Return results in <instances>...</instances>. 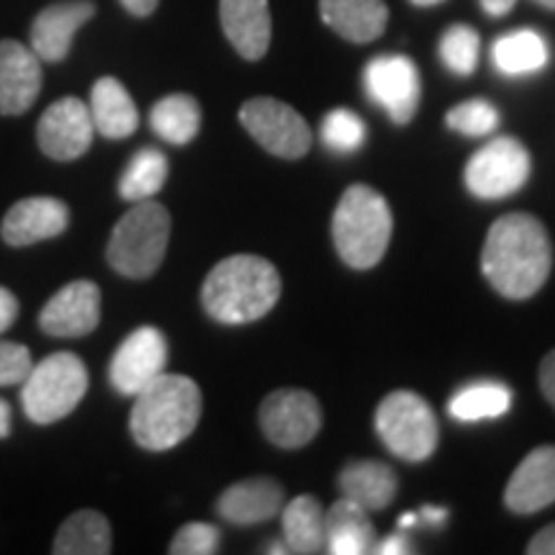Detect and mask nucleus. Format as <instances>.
<instances>
[{"label":"nucleus","instance_id":"1","mask_svg":"<svg viewBox=\"0 0 555 555\" xmlns=\"http://www.w3.org/2000/svg\"><path fill=\"white\" fill-rule=\"evenodd\" d=\"M481 268L491 288L512 301L535 296L553 268V245L532 214H504L483 242Z\"/></svg>","mask_w":555,"mask_h":555},{"label":"nucleus","instance_id":"2","mask_svg":"<svg viewBox=\"0 0 555 555\" xmlns=\"http://www.w3.org/2000/svg\"><path fill=\"white\" fill-rule=\"evenodd\" d=\"M281 298V275L260 255H232L206 275L201 288L206 314L221 324L258 322Z\"/></svg>","mask_w":555,"mask_h":555},{"label":"nucleus","instance_id":"3","mask_svg":"<svg viewBox=\"0 0 555 555\" xmlns=\"http://www.w3.org/2000/svg\"><path fill=\"white\" fill-rule=\"evenodd\" d=\"M204 399L196 380L178 373H163L144 386L131 406V435L144 450H170L193 435Z\"/></svg>","mask_w":555,"mask_h":555},{"label":"nucleus","instance_id":"4","mask_svg":"<svg viewBox=\"0 0 555 555\" xmlns=\"http://www.w3.org/2000/svg\"><path fill=\"white\" fill-rule=\"evenodd\" d=\"M393 232V217L386 198L371 185H350L332 217V237L347 266L367 270L386 255Z\"/></svg>","mask_w":555,"mask_h":555},{"label":"nucleus","instance_id":"5","mask_svg":"<svg viewBox=\"0 0 555 555\" xmlns=\"http://www.w3.org/2000/svg\"><path fill=\"white\" fill-rule=\"evenodd\" d=\"M170 242V214L157 201H137L108 240V266L124 278H150L163 266Z\"/></svg>","mask_w":555,"mask_h":555},{"label":"nucleus","instance_id":"6","mask_svg":"<svg viewBox=\"0 0 555 555\" xmlns=\"http://www.w3.org/2000/svg\"><path fill=\"white\" fill-rule=\"evenodd\" d=\"M88 391V367L75 352H54L34 363L21 388V406L37 425L73 414Z\"/></svg>","mask_w":555,"mask_h":555},{"label":"nucleus","instance_id":"7","mask_svg":"<svg viewBox=\"0 0 555 555\" xmlns=\"http://www.w3.org/2000/svg\"><path fill=\"white\" fill-rule=\"evenodd\" d=\"M376 433L393 455L422 463L437 450L440 427L433 406L414 391H393L376 409Z\"/></svg>","mask_w":555,"mask_h":555},{"label":"nucleus","instance_id":"8","mask_svg":"<svg viewBox=\"0 0 555 555\" xmlns=\"http://www.w3.org/2000/svg\"><path fill=\"white\" fill-rule=\"evenodd\" d=\"M530 170V152L525 150V144L515 137H496L468 159L466 189L476 198H506L525 189Z\"/></svg>","mask_w":555,"mask_h":555},{"label":"nucleus","instance_id":"9","mask_svg":"<svg viewBox=\"0 0 555 555\" xmlns=\"http://www.w3.org/2000/svg\"><path fill=\"white\" fill-rule=\"evenodd\" d=\"M240 121L247 134L283 159L304 157L311 147V129L304 116L288 103L275 99H253L240 108Z\"/></svg>","mask_w":555,"mask_h":555},{"label":"nucleus","instance_id":"10","mask_svg":"<svg viewBox=\"0 0 555 555\" xmlns=\"http://www.w3.org/2000/svg\"><path fill=\"white\" fill-rule=\"evenodd\" d=\"M260 427L278 448H304L322 429V409L309 391L281 388V391L268 393L260 404Z\"/></svg>","mask_w":555,"mask_h":555},{"label":"nucleus","instance_id":"11","mask_svg":"<svg viewBox=\"0 0 555 555\" xmlns=\"http://www.w3.org/2000/svg\"><path fill=\"white\" fill-rule=\"evenodd\" d=\"M365 93L376 106L388 114L393 124H409L420 108L422 82L420 69L404 54H380V57L367 62L365 73Z\"/></svg>","mask_w":555,"mask_h":555},{"label":"nucleus","instance_id":"12","mask_svg":"<svg viewBox=\"0 0 555 555\" xmlns=\"http://www.w3.org/2000/svg\"><path fill=\"white\" fill-rule=\"evenodd\" d=\"M168 365V339L157 327H139L119 345L108 365V380L121 397H137L163 376Z\"/></svg>","mask_w":555,"mask_h":555},{"label":"nucleus","instance_id":"13","mask_svg":"<svg viewBox=\"0 0 555 555\" xmlns=\"http://www.w3.org/2000/svg\"><path fill=\"white\" fill-rule=\"evenodd\" d=\"M93 116L80 99H62L41 114L37 124V142L47 157L69 163L86 155L93 144Z\"/></svg>","mask_w":555,"mask_h":555},{"label":"nucleus","instance_id":"14","mask_svg":"<svg viewBox=\"0 0 555 555\" xmlns=\"http://www.w3.org/2000/svg\"><path fill=\"white\" fill-rule=\"evenodd\" d=\"M101 322V288L93 281H73L57 291L39 314L50 337H86Z\"/></svg>","mask_w":555,"mask_h":555},{"label":"nucleus","instance_id":"15","mask_svg":"<svg viewBox=\"0 0 555 555\" xmlns=\"http://www.w3.org/2000/svg\"><path fill=\"white\" fill-rule=\"evenodd\" d=\"M41 93V60L21 41H0V114H26Z\"/></svg>","mask_w":555,"mask_h":555},{"label":"nucleus","instance_id":"16","mask_svg":"<svg viewBox=\"0 0 555 555\" xmlns=\"http://www.w3.org/2000/svg\"><path fill=\"white\" fill-rule=\"evenodd\" d=\"M69 224V208L60 198L31 196L18 201L0 224V237L11 247H29L41 240L60 237Z\"/></svg>","mask_w":555,"mask_h":555},{"label":"nucleus","instance_id":"17","mask_svg":"<svg viewBox=\"0 0 555 555\" xmlns=\"http://www.w3.org/2000/svg\"><path fill=\"white\" fill-rule=\"evenodd\" d=\"M95 16L93 0H65L34 18L31 50L41 62H62L69 54L75 34Z\"/></svg>","mask_w":555,"mask_h":555},{"label":"nucleus","instance_id":"18","mask_svg":"<svg viewBox=\"0 0 555 555\" xmlns=\"http://www.w3.org/2000/svg\"><path fill=\"white\" fill-rule=\"evenodd\" d=\"M504 504L515 515H535L555 504V446L535 448L519 463L504 489Z\"/></svg>","mask_w":555,"mask_h":555},{"label":"nucleus","instance_id":"19","mask_svg":"<svg viewBox=\"0 0 555 555\" xmlns=\"http://www.w3.org/2000/svg\"><path fill=\"white\" fill-rule=\"evenodd\" d=\"M283 502H286V494L275 478H247V481L229 486L219 496L217 512L232 525H260L273 519L283 509Z\"/></svg>","mask_w":555,"mask_h":555},{"label":"nucleus","instance_id":"20","mask_svg":"<svg viewBox=\"0 0 555 555\" xmlns=\"http://www.w3.org/2000/svg\"><path fill=\"white\" fill-rule=\"evenodd\" d=\"M221 29L229 44L245 60H260L270 47V9L268 0H221Z\"/></svg>","mask_w":555,"mask_h":555},{"label":"nucleus","instance_id":"21","mask_svg":"<svg viewBox=\"0 0 555 555\" xmlns=\"http://www.w3.org/2000/svg\"><path fill=\"white\" fill-rule=\"evenodd\" d=\"M324 532H327L324 553L332 555H365L373 553V545H376L371 512L345 496L332 504L324 515Z\"/></svg>","mask_w":555,"mask_h":555},{"label":"nucleus","instance_id":"22","mask_svg":"<svg viewBox=\"0 0 555 555\" xmlns=\"http://www.w3.org/2000/svg\"><path fill=\"white\" fill-rule=\"evenodd\" d=\"M339 491L367 512H380L399 494L397 470L380 461H352L339 470Z\"/></svg>","mask_w":555,"mask_h":555},{"label":"nucleus","instance_id":"23","mask_svg":"<svg viewBox=\"0 0 555 555\" xmlns=\"http://www.w3.org/2000/svg\"><path fill=\"white\" fill-rule=\"evenodd\" d=\"M324 24L356 44L378 39L388 24L384 0H319Z\"/></svg>","mask_w":555,"mask_h":555},{"label":"nucleus","instance_id":"24","mask_svg":"<svg viewBox=\"0 0 555 555\" xmlns=\"http://www.w3.org/2000/svg\"><path fill=\"white\" fill-rule=\"evenodd\" d=\"M93 127L106 139H127L139 127V111L129 90L116 78H101L90 93Z\"/></svg>","mask_w":555,"mask_h":555},{"label":"nucleus","instance_id":"25","mask_svg":"<svg viewBox=\"0 0 555 555\" xmlns=\"http://www.w3.org/2000/svg\"><path fill=\"white\" fill-rule=\"evenodd\" d=\"M491 60L506 78H527V75H535L547 67L551 47L543 34L535 29H515L494 41Z\"/></svg>","mask_w":555,"mask_h":555},{"label":"nucleus","instance_id":"26","mask_svg":"<svg viewBox=\"0 0 555 555\" xmlns=\"http://www.w3.org/2000/svg\"><path fill=\"white\" fill-rule=\"evenodd\" d=\"M283 543L288 553L317 555L324 553L327 532H324V509L317 496H296L294 502L283 506Z\"/></svg>","mask_w":555,"mask_h":555},{"label":"nucleus","instance_id":"27","mask_svg":"<svg viewBox=\"0 0 555 555\" xmlns=\"http://www.w3.org/2000/svg\"><path fill=\"white\" fill-rule=\"evenodd\" d=\"M52 553L57 555H108L111 525L101 512L82 509L65 519L54 538Z\"/></svg>","mask_w":555,"mask_h":555},{"label":"nucleus","instance_id":"28","mask_svg":"<svg viewBox=\"0 0 555 555\" xmlns=\"http://www.w3.org/2000/svg\"><path fill=\"white\" fill-rule=\"evenodd\" d=\"M512 388L502 380H476V384L463 386L448 401V414L457 422H481L499 420L509 412Z\"/></svg>","mask_w":555,"mask_h":555},{"label":"nucleus","instance_id":"29","mask_svg":"<svg viewBox=\"0 0 555 555\" xmlns=\"http://www.w3.org/2000/svg\"><path fill=\"white\" fill-rule=\"evenodd\" d=\"M150 127L165 142L189 144L196 139L201 129V106L196 99L185 93H172L168 99L157 101L150 111Z\"/></svg>","mask_w":555,"mask_h":555},{"label":"nucleus","instance_id":"30","mask_svg":"<svg viewBox=\"0 0 555 555\" xmlns=\"http://www.w3.org/2000/svg\"><path fill=\"white\" fill-rule=\"evenodd\" d=\"M168 157L155 147L139 150L134 157L129 159L127 170L119 180V193L124 201H147L155 196V193L163 191L165 180H168Z\"/></svg>","mask_w":555,"mask_h":555},{"label":"nucleus","instance_id":"31","mask_svg":"<svg viewBox=\"0 0 555 555\" xmlns=\"http://www.w3.org/2000/svg\"><path fill=\"white\" fill-rule=\"evenodd\" d=\"M437 54L453 75H470L481 57V37L468 24H455L442 34Z\"/></svg>","mask_w":555,"mask_h":555},{"label":"nucleus","instance_id":"32","mask_svg":"<svg viewBox=\"0 0 555 555\" xmlns=\"http://www.w3.org/2000/svg\"><path fill=\"white\" fill-rule=\"evenodd\" d=\"M322 142L337 155H352L365 144V124L347 108H335L322 121Z\"/></svg>","mask_w":555,"mask_h":555},{"label":"nucleus","instance_id":"33","mask_svg":"<svg viewBox=\"0 0 555 555\" xmlns=\"http://www.w3.org/2000/svg\"><path fill=\"white\" fill-rule=\"evenodd\" d=\"M499 121H502L499 111L483 99H470V101L457 103V106L450 108L446 116L448 129H453L463 137L491 134V131H496Z\"/></svg>","mask_w":555,"mask_h":555},{"label":"nucleus","instance_id":"34","mask_svg":"<svg viewBox=\"0 0 555 555\" xmlns=\"http://www.w3.org/2000/svg\"><path fill=\"white\" fill-rule=\"evenodd\" d=\"M219 530L206 522H189L178 530L168 551L172 555H211L219 551Z\"/></svg>","mask_w":555,"mask_h":555},{"label":"nucleus","instance_id":"35","mask_svg":"<svg viewBox=\"0 0 555 555\" xmlns=\"http://www.w3.org/2000/svg\"><path fill=\"white\" fill-rule=\"evenodd\" d=\"M31 367H34V358L29 347L0 339V386L24 384Z\"/></svg>","mask_w":555,"mask_h":555},{"label":"nucleus","instance_id":"36","mask_svg":"<svg viewBox=\"0 0 555 555\" xmlns=\"http://www.w3.org/2000/svg\"><path fill=\"white\" fill-rule=\"evenodd\" d=\"M538 378H540V391H543V397L551 401V406L555 409V350L547 352L543 358Z\"/></svg>","mask_w":555,"mask_h":555},{"label":"nucleus","instance_id":"37","mask_svg":"<svg viewBox=\"0 0 555 555\" xmlns=\"http://www.w3.org/2000/svg\"><path fill=\"white\" fill-rule=\"evenodd\" d=\"M16 317H18V298L13 296L9 288L0 286V335L16 322Z\"/></svg>","mask_w":555,"mask_h":555},{"label":"nucleus","instance_id":"38","mask_svg":"<svg viewBox=\"0 0 555 555\" xmlns=\"http://www.w3.org/2000/svg\"><path fill=\"white\" fill-rule=\"evenodd\" d=\"M527 553L530 555H555V522L543 527L535 538L527 545Z\"/></svg>","mask_w":555,"mask_h":555},{"label":"nucleus","instance_id":"39","mask_svg":"<svg viewBox=\"0 0 555 555\" xmlns=\"http://www.w3.org/2000/svg\"><path fill=\"white\" fill-rule=\"evenodd\" d=\"M373 553H378V555H404V553H412V545H409V540L404 535H391V538H386L384 543L373 545Z\"/></svg>","mask_w":555,"mask_h":555},{"label":"nucleus","instance_id":"40","mask_svg":"<svg viewBox=\"0 0 555 555\" xmlns=\"http://www.w3.org/2000/svg\"><path fill=\"white\" fill-rule=\"evenodd\" d=\"M478 3H481V9L489 13V16L499 18V16H506V13L515 9L517 0H478Z\"/></svg>","mask_w":555,"mask_h":555},{"label":"nucleus","instance_id":"41","mask_svg":"<svg viewBox=\"0 0 555 555\" xmlns=\"http://www.w3.org/2000/svg\"><path fill=\"white\" fill-rule=\"evenodd\" d=\"M157 3L159 0H121L124 9L134 13V16H150V13H155Z\"/></svg>","mask_w":555,"mask_h":555},{"label":"nucleus","instance_id":"42","mask_svg":"<svg viewBox=\"0 0 555 555\" xmlns=\"http://www.w3.org/2000/svg\"><path fill=\"white\" fill-rule=\"evenodd\" d=\"M416 517L425 519L427 525H442V522H446L448 512L442 509V506H433V504H427V506H422V512H420V515H416Z\"/></svg>","mask_w":555,"mask_h":555},{"label":"nucleus","instance_id":"43","mask_svg":"<svg viewBox=\"0 0 555 555\" xmlns=\"http://www.w3.org/2000/svg\"><path fill=\"white\" fill-rule=\"evenodd\" d=\"M11 435V406L0 399V440Z\"/></svg>","mask_w":555,"mask_h":555},{"label":"nucleus","instance_id":"44","mask_svg":"<svg viewBox=\"0 0 555 555\" xmlns=\"http://www.w3.org/2000/svg\"><path fill=\"white\" fill-rule=\"evenodd\" d=\"M416 522H420V517H416V515H404L399 519V527H401V530H409V527H414Z\"/></svg>","mask_w":555,"mask_h":555},{"label":"nucleus","instance_id":"45","mask_svg":"<svg viewBox=\"0 0 555 555\" xmlns=\"http://www.w3.org/2000/svg\"><path fill=\"white\" fill-rule=\"evenodd\" d=\"M414 5H422V9H429V5H437V3H442V0H412Z\"/></svg>","mask_w":555,"mask_h":555},{"label":"nucleus","instance_id":"46","mask_svg":"<svg viewBox=\"0 0 555 555\" xmlns=\"http://www.w3.org/2000/svg\"><path fill=\"white\" fill-rule=\"evenodd\" d=\"M268 553H288V547H281V543H270Z\"/></svg>","mask_w":555,"mask_h":555},{"label":"nucleus","instance_id":"47","mask_svg":"<svg viewBox=\"0 0 555 555\" xmlns=\"http://www.w3.org/2000/svg\"><path fill=\"white\" fill-rule=\"evenodd\" d=\"M538 5H543V9H551V11H555V0H535Z\"/></svg>","mask_w":555,"mask_h":555}]
</instances>
